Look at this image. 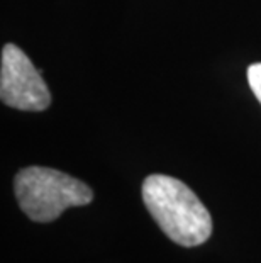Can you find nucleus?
<instances>
[{"instance_id":"f257e3e1","label":"nucleus","mask_w":261,"mask_h":263,"mask_svg":"<svg viewBox=\"0 0 261 263\" xmlns=\"http://www.w3.org/2000/svg\"><path fill=\"white\" fill-rule=\"evenodd\" d=\"M143 200L149 214L171 241L198 246L212 234V217L192 189L178 178L149 175L143 183Z\"/></svg>"},{"instance_id":"f03ea898","label":"nucleus","mask_w":261,"mask_h":263,"mask_svg":"<svg viewBox=\"0 0 261 263\" xmlns=\"http://www.w3.org/2000/svg\"><path fill=\"white\" fill-rule=\"evenodd\" d=\"M15 197L29 219L51 222L70 207L92 202L93 192L87 183L59 170L27 166L14 180Z\"/></svg>"},{"instance_id":"7ed1b4c3","label":"nucleus","mask_w":261,"mask_h":263,"mask_svg":"<svg viewBox=\"0 0 261 263\" xmlns=\"http://www.w3.org/2000/svg\"><path fill=\"white\" fill-rule=\"evenodd\" d=\"M0 99L19 110L41 112L51 105V93L39 70L15 44H5L0 63Z\"/></svg>"},{"instance_id":"20e7f679","label":"nucleus","mask_w":261,"mask_h":263,"mask_svg":"<svg viewBox=\"0 0 261 263\" xmlns=\"http://www.w3.org/2000/svg\"><path fill=\"white\" fill-rule=\"evenodd\" d=\"M248 82L253 93L256 95L258 102L261 104V63H253L248 68Z\"/></svg>"}]
</instances>
